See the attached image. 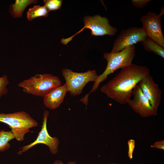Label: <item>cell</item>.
<instances>
[{
	"mask_svg": "<svg viewBox=\"0 0 164 164\" xmlns=\"http://www.w3.org/2000/svg\"><path fill=\"white\" fill-rule=\"evenodd\" d=\"M84 25L80 30L74 35L67 38H62L61 43L64 45H67L76 35L85 29L91 31V35L94 36H103L105 35L113 36L118 31L117 28L109 24L108 19L99 15L93 16H86L83 18Z\"/></svg>",
	"mask_w": 164,
	"mask_h": 164,
	"instance_id": "obj_5",
	"label": "cell"
},
{
	"mask_svg": "<svg viewBox=\"0 0 164 164\" xmlns=\"http://www.w3.org/2000/svg\"><path fill=\"white\" fill-rule=\"evenodd\" d=\"M15 138L11 131H0V152L6 150L10 147L9 142Z\"/></svg>",
	"mask_w": 164,
	"mask_h": 164,
	"instance_id": "obj_16",
	"label": "cell"
},
{
	"mask_svg": "<svg viewBox=\"0 0 164 164\" xmlns=\"http://www.w3.org/2000/svg\"><path fill=\"white\" fill-rule=\"evenodd\" d=\"M67 91L66 83L53 88L43 97L44 105L51 109L57 108L63 102Z\"/></svg>",
	"mask_w": 164,
	"mask_h": 164,
	"instance_id": "obj_12",
	"label": "cell"
},
{
	"mask_svg": "<svg viewBox=\"0 0 164 164\" xmlns=\"http://www.w3.org/2000/svg\"><path fill=\"white\" fill-rule=\"evenodd\" d=\"M110 164H119V163H111Z\"/></svg>",
	"mask_w": 164,
	"mask_h": 164,
	"instance_id": "obj_23",
	"label": "cell"
},
{
	"mask_svg": "<svg viewBox=\"0 0 164 164\" xmlns=\"http://www.w3.org/2000/svg\"><path fill=\"white\" fill-rule=\"evenodd\" d=\"M149 74L150 70L147 67L132 63L122 69L111 80L103 85L101 92L118 103L125 104L131 99L135 86Z\"/></svg>",
	"mask_w": 164,
	"mask_h": 164,
	"instance_id": "obj_1",
	"label": "cell"
},
{
	"mask_svg": "<svg viewBox=\"0 0 164 164\" xmlns=\"http://www.w3.org/2000/svg\"><path fill=\"white\" fill-rule=\"evenodd\" d=\"M0 122L9 126L15 138L18 141H23L25 134L29 132L30 128L38 125L36 120L23 111L12 113H0Z\"/></svg>",
	"mask_w": 164,
	"mask_h": 164,
	"instance_id": "obj_4",
	"label": "cell"
},
{
	"mask_svg": "<svg viewBox=\"0 0 164 164\" xmlns=\"http://www.w3.org/2000/svg\"><path fill=\"white\" fill-rule=\"evenodd\" d=\"M59 78L50 73L36 74L19 82L17 86L25 93L44 97L53 88L60 86Z\"/></svg>",
	"mask_w": 164,
	"mask_h": 164,
	"instance_id": "obj_3",
	"label": "cell"
},
{
	"mask_svg": "<svg viewBox=\"0 0 164 164\" xmlns=\"http://www.w3.org/2000/svg\"><path fill=\"white\" fill-rule=\"evenodd\" d=\"M44 5L49 12L55 11L61 9L63 3L61 0H45L43 1Z\"/></svg>",
	"mask_w": 164,
	"mask_h": 164,
	"instance_id": "obj_17",
	"label": "cell"
},
{
	"mask_svg": "<svg viewBox=\"0 0 164 164\" xmlns=\"http://www.w3.org/2000/svg\"><path fill=\"white\" fill-rule=\"evenodd\" d=\"M9 84L8 77L6 75H4L0 77V98L7 93L8 89L7 86Z\"/></svg>",
	"mask_w": 164,
	"mask_h": 164,
	"instance_id": "obj_18",
	"label": "cell"
},
{
	"mask_svg": "<svg viewBox=\"0 0 164 164\" xmlns=\"http://www.w3.org/2000/svg\"><path fill=\"white\" fill-rule=\"evenodd\" d=\"M147 37L142 28L132 27L121 30L113 44L111 52H119Z\"/></svg>",
	"mask_w": 164,
	"mask_h": 164,
	"instance_id": "obj_7",
	"label": "cell"
},
{
	"mask_svg": "<svg viewBox=\"0 0 164 164\" xmlns=\"http://www.w3.org/2000/svg\"><path fill=\"white\" fill-rule=\"evenodd\" d=\"M53 164H63V163L61 160H56L54 162ZM67 164H76V162L73 161H71L68 162Z\"/></svg>",
	"mask_w": 164,
	"mask_h": 164,
	"instance_id": "obj_22",
	"label": "cell"
},
{
	"mask_svg": "<svg viewBox=\"0 0 164 164\" xmlns=\"http://www.w3.org/2000/svg\"><path fill=\"white\" fill-rule=\"evenodd\" d=\"M128 155L130 159H131L133 158V153L134 151L135 142L134 140L131 139L128 142Z\"/></svg>",
	"mask_w": 164,
	"mask_h": 164,
	"instance_id": "obj_20",
	"label": "cell"
},
{
	"mask_svg": "<svg viewBox=\"0 0 164 164\" xmlns=\"http://www.w3.org/2000/svg\"><path fill=\"white\" fill-rule=\"evenodd\" d=\"M141 43L146 51L152 52L162 58H164V48L154 41L147 37Z\"/></svg>",
	"mask_w": 164,
	"mask_h": 164,
	"instance_id": "obj_14",
	"label": "cell"
},
{
	"mask_svg": "<svg viewBox=\"0 0 164 164\" xmlns=\"http://www.w3.org/2000/svg\"><path fill=\"white\" fill-rule=\"evenodd\" d=\"M135 45L126 48L117 52H111L105 53L104 58L107 62L105 69L94 82L92 89L88 94L95 92L98 88L100 83L105 80L108 75L119 69H122L131 65L135 55Z\"/></svg>",
	"mask_w": 164,
	"mask_h": 164,
	"instance_id": "obj_2",
	"label": "cell"
},
{
	"mask_svg": "<svg viewBox=\"0 0 164 164\" xmlns=\"http://www.w3.org/2000/svg\"><path fill=\"white\" fill-rule=\"evenodd\" d=\"M62 73L66 81L68 92L72 96L80 94L86 84L89 82H95L99 76L95 70L78 73L64 69L62 70Z\"/></svg>",
	"mask_w": 164,
	"mask_h": 164,
	"instance_id": "obj_6",
	"label": "cell"
},
{
	"mask_svg": "<svg viewBox=\"0 0 164 164\" xmlns=\"http://www.w3.org/2000/svg\"><path fill=\"white\" fill-rule=\"evenodd\" d=\"M49 11L44 5H34L32 8H29L27 12V20L32 21L34 19L39 17H47L48 15Z\"/></svg>",
	"mask_w": 164,
	"mask_h": 164,
	"instance_id": "obj_15",
	"label": "cell"
},
{
	"mask_svg": "<svg viewBox=\"0 0 164 164\" xmlns=\"http://www.w3.org/2000/svg\"><path fill=\"white\" fill-rule=\"evenodd\" d=\"M138 84L152 107L158 111L161 101L162 92L158 84L155 82L150 74L144 77Z\"/></svg>",
	"mask_w": 164,
	"mask_h": 164,
	"instance_id": "obj_11",
	"label": "cell"
},
{
	"mask_svg": "<svg viewBox=\"0 0 164 164\" xmlns=\"http://www.w3.org/2000/svg\"><path fill=\"white\" fill-rule=\"evenodd\" d=\"M150 147L152 148L164 150V140L157 141L155 142L153 145H151Z\"/></svg>",
	"mask_w": 164,
	"mask_h": 164,
	"instance_id": "obj_21",
	"label": "cell"
},
{
	"mask_svg": "<svg viewBox=\"0 0 164 164\" xmlns=\"http://www.w3.org/2000/svg\"><path fill=\"white\" fill-rule=\"evenodd\" d=\"M38 2L36 0H16L15 3L11 4L9 12L13 18L21 17L26 8L29 5L36 4Z\"/></svg>",
	"mask_w": 164,
	"mask_h": 164,
	"instance_id": "obj_13",
	"label": "cell"
},
{
	"mask_svg": "<svg viewBox=\"0 0 164 164\" xmlns=\"http://www.w3.org/2000/svg\"><path fill=\"white\" fill-rule=\"evenodd\" d=\"M132 95V98L130 99L127 104L135 112L142 117L158 114V111L152 107L138 84L134 88Z\"/></svg>",
	"mask_w": 164,
	"mask_h": 164,
	"instance_id": "obj_9",
	"label": "cell"
},
{
	"mask_svg": "<svg viewBox=\"0 0 164 164\" xmlns=\"http://www.w3.org/2000/svg\"><path fill=\"white\" fill-rule=\"evenodd\" d=\"M151 0H132V4L136 8L141 9L145 7Z\"/></svg>",
	"mask_w": 164,
	"mask_h": 164,
	"instance_id": "obj_19",
	"label": "cell"
},
{
	"mask_svg": "<svg viewBox=\"0 0 164 164\" xmlns=\"http://www.w3.org/2000/svg\"><path fill=\"white\" fill-rule=\"evenodd\" d=\"M160 17L156 13L149 12L142 16L140 20L147 37L164 48V37L161 28Z\"/></svg>",
	"mask_w": 164,
	"mask_h": 164,
	"instance_id": "obj_8",
	"label": "cell"
},
{
	"mask_svg": "<svg viewBox=\"0 0 164 164\" xmlns=\"http://www.w3.org/2000/svg\"><path fill=\"white\" fill-rule=\"evenodd\" d=\"M49 114V112L48 111L46 110L44 111L42 128L36 139L30 144L20 148L19 149H22L18 151V155H21L31 147L39 144H43L48 146L52 154H54L57 152L58 146L59 144V140L56 137H51L49 135L47 129L46 123Z\"/></svg>",
	"mask_w": 164,
	"mask_h": 164,
	"instance_id": "obj_10",
	"label": "cell"
}]
</instances>
